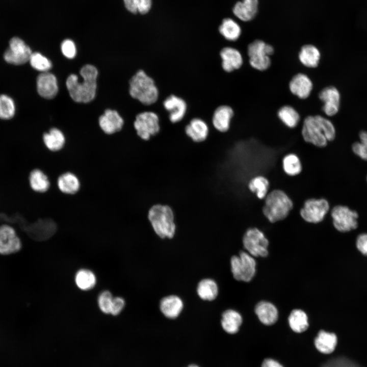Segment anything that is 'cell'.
Masks as SVG:
<instances>
[{
    "mask_svg": "<svg viewBox=\"0 0 367 367\" xmlns=\"http://www.w3.org/2000/svg\"><path fill=\"white\" fill-rule=\"evenodd\" d=\"M57 185L60 191L66 194H74L80 188L78 177L69 172L64 173L58 177Z\"/></svg>",
    "mask_w": 367,
    "mask_h": 367,
    "instance_id": "obj_31",
    "label": "cell"
},
{
    "mask_svg": "<svg viewBox=\"0 0 367 367\" xmlns=\"http://www.w3.org/2000/svg\"><path fill=\"white\" fill-rule=\"evenodd\" d=\"M130 96L145 106L156 103L159 97V90L154 79L143 70L139 69L128 82Z\"/></svg>",
    "mask_w": 367,
    "mask_h": 367,
    "instance_id": "obj_3",
    "label": "cell"
},
{
    "mask_svg": "<svg viewBox=\"0 0 367 367\" xmlns=\"http://www.w3.org/2000/svg\"><path fill=\"white\" fill-rule=\"evenodd\" d=\"M243 319L238 311L233 309L225 310L222 315L221 326L227 333L234 334L240 330Z\"/></svg>",
    "mask_w": 367,
    "mask_h": 367,
    "instance_id": "obj_28",
    "label": "cell"
},
{
    "mask_svg": "<svg viewBox=\"0 0 367 367\" xmlns=\"http://www.w3.org/2000/svg\"><path fill=\"white\" fill-rule=\"evenodd\" d=\"M184 307L182 300L176 295H170L163 298L160 301V308L162 313L169 319L176 318Z\"/></svg>",
    "mask_w": 367,
    "mask_h": 367,
    "instance_id": "obj_26",
    "label": "cell"
},
{
    "mask_svg": "<svg viewBox=\"0 0 367 367\" xmlns=\"http://www.w3.org/2000/svg\"><path fill=\"white\" fill-rule=\"evenodd\" d=\"M288 323L291 329L298 334L305 332L309 326L307 314L299 309L291 311L288 318Z\"/></svg>",
    "mask_w": 367,
    "mask_h": 367,
    "instance_id": "obj_30",
    "label": "cell"
},
{
    "mask_svg": "<svg viewBox=\"0 0 367 367\" xmlns=\"http://www.w3.org/2000/svg\"><path fill=\"white\" fill-rule=\"evenodd\" d=\"M125 305L124 299L121 297H114L111 308L110 314L113 316L119 315Z\"/></svg>",
    "mask_w": 367,
    "mask_h": 367,
    "instance_id": "obj_42",
    "label": "cell"
},
{
    "mask_svg": "<svg viewBox=\"0 0 367 367\" xmlns=\"http://www.w3.org/2000/svg\"><path fill=\"white\" fill-rule=\"evenodd\" d=\"M318 97L322 103V114L328 117H333L339 111L340 95L338 89L333 86L323 88L318 93Z\"/></svg>",
    "mask_w": 367,
    "mask_h": 367,
    "instance_id": "obj_13",
    "label": "cell"
},
{
    "mask_svg": "<svg viewBox=\"0 0 367 367\" xmlns=\"http://www.w3.org/2000/svg\"><path fill=\"white\" fill-rule=\"evenodd\" d=\"M197 293L202 300L212 301L216 299L218 295V285L212 279H203L198 284Z\"/></svg>",
    "mask_w": 367,
    "mask_h": 367,
    "instance_id": "obj_36",
    "label": "cell"
},
{
    "mask_svg": "<svg viewBox=\"0 0 367 367\" xmlns=\"http://www.w3.org/2000/svg\"><path fill=\"white\" fill-rule=\"evenodd\" d=\"M293 202L283 191L274 190L265 198L263 213L271 223L285 219L293 208Z\"/></svg>",
    "mask_w": 367,
    "mask_h": 367,
    "instance_id": "obj_5",
    "label": "cell"
},
{
    "mask_svg": "<svg viewBox=\"0 0 367 367\" xmlns=\"http://www.w3.org/2000/svg\"><path fill=\"white\" fill-rule=\"evenodd\" d=\"M61 50L64 56L69 59L73 58L76 53L74 42L69 39L63 41L61 44Z\"/></svg>",
    "mask_w": 367,
    "mask_h": 367,
    "instance_id": "obj_41",
    "label": "cell"
},
{
    "mask_svg": "<svg viewBox=\"0 0 367 367\" xmlns=\"http://www.w3.org/2000/svg\"><path fill=\"white\" fill-rule=\"evenodd\" d=\"M15 111L13 99L6 95H0V118L9 119L13 117Z\"/></svg>",
    "mask_w": 367,
    "mask_h": 367,
    "instance_id": "obj_38",
    "label": "cell"
},
{
    "mask_svg": "<svg viewBox=\"0 0 367 367\" xmlns=\"http://www.w3.org/2000/svg\"><path fill=\"white\" fill-rule=\"evenodd\" d=\"M151 0H139L138 12L144 14L148 13L151 8Z\"/></svg>",
    "mask_w": 367,
    "mask_h": 367,
    "instance_id": "obj_46",
    "label": "cell"
},
{
    "mask_svg": "<svg viewBox=\"0 0 367 367\" xmlns=\"http://www.w3.org/2000/svg\"><path fill=\"white\" fill-rule=\"evenodd\" d=\"M114 297L110 291H102L97 297V304L100 310L104 314H110Z\"/></svg>",
    "mask_w": 367,
    "mask_h": 367,
    "instance_id": "obj_40",
    "label": "cell"
},
{
    "mask_svg": "<svg viewBox=\"0 0 367 367\" xmlns=\"http://www.w3.org/2000/svg\"><path fill=\"white\" fill-rule=\"evenodd\" d=\"M21 247L19 238L12 226H0V254L8 255L18 252Z\"/></svg>",
    "mask_w": 367,
    "mask_h": 367,
    "instance_id": "obj_16",
    "label": "cell"
},
{
    "mask_svg": "<svg viewBox=\"0 0 367 367\" xmlns=\"http://www.w3.org/2000/svg\"><path fill=\"white\" fill-rule=\"evenodd\" d=\"M185 132L193 142L200 143L207 139L209 134V126L203 119L195 117L186 125Z\"/></svg>",
    "mask_w": 367,
    "mask_h": 367,
    "instance_id": "obj_22",
    "label": "cell"
},
{
    "mask_svg": "<svg viewBox=\"0 0 367 367\" xmlns=\"http://www.w3.org/2000/svg\"><path fill=\"white\" fill-rule=\"evenodd\" d=\"M133 126L137 136L143 140L148 141L159 133L160 118L156 113L145 111L136 116Z\"/></svg>",
    "mask_w": 367,
    "mask_h": 367,
    "instance_id": "obj_8",
    "label": "cell"
},
{
    "mask_svg": "<svg viewBox=\"0 0 367 367\" xmlns=\"http://www.w3.org/2000/svg\"><path fill=\"white\" fill-rule=\"evenodd\" d=\"M282 169L287 175L294 176L299 175L302 170L301 162L295 153L286 154L282 160Z\"/></svg>",
    "mask_w": 367,
    "mask_h": 367,
    "instance_id": "obj_37",
    "label": "cell"
},
{
    "mask_svg": "<svg viewBox=\"0 0 367 367\" xmlns=\"http://www.w3.org/2000/svg\"><path fill=\"white\" fill-rule=\"evenodd\" d=\"M301 135L305 142L322 148L334 140L336 130L332 121L324 115H308L302 120Z\"/></svg>",
    "mask_w": 367,
    "mask_h": 367,
    "instance_id": "obj_1",
    "label": "cell"
},
{
    "mask_svg": "<svg viewBox=\"0 0 367 367\" xmlns=\"http://www.w3.org/2000/svg\"><path fill=\"white\" fill-rule=\"evenodd\" d=\"M270 182L268 178L263 175H257L251 178L248 183L249 190L254 193L260 200L264 199L269 193Z\"/></svg>",
    "mask_w": 367,
    "mask_h": 367,
    "instance_id": "obj_35",
    "label": "cell"
},
{
    "mask_svg": "<svg viewBox=\"0 0 367 367\" xmlns=\"http://www.w3.org/2000/svg\"><path fill=\"white\" fill-rule=\"evenodd\" d=\"M321 53L319 48L311 44H303L298 52V59L300 64L307 69L317 68L321 59Z\"/></svg>",
    "mask_w": 367,
    "mask_h": 367,
    "instance_id": "obj_20",
    "label": "cell"
},
{
    "mask_svg": "<svg viewBox=\"0 0 367 367\" xmlns=\"http://www.w3.org/2000/svg\"><path fill=\"white\" fill-rule=\"evenodd\" d=\"M243 244L247 252L253 257H266L268 254L269 241L257 228H250L246 231Z\"/></svg>",
    "mask_w": 367,
    "mask_h": 367,
    "instance_id": "obj_9",
    "label": "cell"
},
{
    "mask_svg": "<svg viewBox=\"0 0 367 367\" xmlns=\"http://www.w3.org/2000/svg\"><path fill=\"white\" fill-rule=\"evenodd\" d=\"M277 116L285 127L291 129L297 128L301 124L302 121L297 110L289 104L283 105L280 107L277 111Z\"/></svg>",
    "mask_w": 367,
    "mask_h": 367,
    "instance_id": "obj_25",
    "label": "cell"
},
{
    "mask_svg": "<svg viewBox=\"0 0 367 367\" xmlns=\"http://www.w3.org/2000/svg\"><path fill=\"white\" fill-rule=\"evenodd\" d=\"M32 54L31 48L19 38L14 37L9 42V47L4 53L6 62L14 65H21L29 61Z\"/></svg>",
    "mask_w": 367,
    "mask_h": 367,
    "instance_id": "obj_12",
    "label": "cell"
},
{
    "mask_svg": "<svg viewBox=\"0 0 367 367\" xmlns=\"http://www.w3.org/2000/svg\"><path fill=\"white\" fill-rule=\"evenodd\" d=\"M124 5L128 11L136 13L138 12L139 0H123Z\"/></svg>",
    "mask_w": 367,
    "mask_h": 367,
    "instance_id": "obj_47",
    "label": "cell"
},
{
    "mask_svg": "<svg viewBox=\"0 0 367 367\" xmlns=\"http://www.w3.org/2000/svg\"><path fill=\"white\" fill-rule=\"evenodd\" d=\"M218 31L226 41L230 42L237 41L242 34V29L240 25L230 18L222 20L218 28Z\"/></svg>",
    "mask_w": 367,
    "mask_h": 367,
    "instance_id": "obj_29",
    "label": "cell"
},
{
    "mask_svg": "<svg viewBox=\"0 0 367 367\" xmlns=\"http://www.w3.org/2000/svg\"><path fill=\"white\" fill-rule=\"evenodd\" d=\"M221 59V67L226 73H231L240 69L244 64V58L240 51L237 48L226 46L219 53Z\"/></svg>",
    "mask_w": 367,
    "mask_h": 367,
    "instance_id": "obj_17",
    "label": "cell"
},
{
    "mask_svg": "<svg viewBox=\"0 0 367 367\" xmlns=\"http://www.w3.org/2000/svg\"><path fill=\"white\" fill-rule=\"evenodd\" d=\"M43 140L46 147L52 151L61 150L65 143L64 134L57 128H52L48 133L44 134Z\"/></svg>",
    "mask_w": 367,
    "mask_h": 367,
    "instance_id": "obj_33",
    "label": "cell"
},
{
    "mask_svg": "<svg viewBox=\"0 0 367 367\" xmlns=\"http://www.w3.org/2000/svg\"><path fill=\"white\" fill-rule=\"evenodd\" d=\"M188 367H199V366L196 364H191V365H189Z\"/></svg>",
    "mask_w": 367,
    "mask_h": 367,
    "instance_id": "obj_49",
    "label": "cell"
},
{
    "mask_svg": "<svg viewBox=\"0 0 367 367\" xmlns=\"http://www.w3.org/2000/svg\"><path fill=\"white\" fill-rule=\"evenodd\" d=\"M331 216L334 228L339 232H349L358 227V213L347 206H335L331 211Z\"/></svg>",
    "mask_w": 367,
    "mask_h": 367,
    "instance_id": "obj_10",
    "label": "cell"
},
{
    "mask_svg": "<svg viewBox=\"0 0 367 367\" xmlns=\"http://www.w3.org/2000/svg\"><path fill=\"white\" fill-rule=\"evenodd\" d=\"M352 149L353 152L361 159L367 161V149L360 142H356L353 144Z\"/></svg>",
    "mask_w": 367,
    "mask_h": 367,
    "instance_id": "obj_44",
    "label": "cell"
},
{
    "mask_svg": "<svg viewBox=\"0 0 367 367\" xmlns=\"http://www.w3.org/2000/svg\"><path fill=\"white\" fill-rule=\"evenodd\" d=\"M360 142H361L367 149V132L361 131L359 133Z\"/></svg>",
    "mask_w": 367,
    "mask_h": 367,
    "instance_id": "obj_48",
    "label": "cell"
},
{
    "mask_svg": "<svg viewBox=\"0 0 367 367\" xmlns=\"http://www.w3.org/2000/svg\"><path fill=\"white\" fill-rule=\"evenodd\" d=\"M338 341V336L335 332L321 329L313 338V344L319 353L330 355L335 351Z\"/></svg>",
    "mask_w": 367,
    "mask_h": 367,
    "instance_id": "obj_18",
    "label": "cell"
},
{
    "mask_svg": "<svg viewBox=\"0 0 367 367\" xmlns=\"http://www.w3.org/2000/svg\"><path fill=\"white\" fill-rule=\"evenodd\" d=\"M123 124V118L115 110H106L99 118V126L107 134L110 135L120 131Z\"/></svg>",
    "mask_w": 367,
    "mask_h": 367,
    "instance_id": "obj_23",
    "label": "cell"
},
{
    "mask_svg": "<svg viewBox=\"0 0 367 367\" xmlns=\"http://www.w3.org/2000/svg\"><path fill=\"white\" fill-rule=\"evenodd\" d=\"M355 245L357 250L362 255L367 256V233H362L357 236Z\"/></svg>",
    "mask_w": 367,
    "mask_h": 367,
    "instance_id": "obj_43",
    "label": "cell"
},
{
    "mask_svg": "<svg viewBox=\"0 0 367 367\" xmlns=\"http://www.w3.org/2000/svg\"><path fill=\"white\" fill-rule=\"evenodd\" d=\"M329 209V203L326 199L310 198L304 202L300 215L306 222L316 224L324 219Z\"/></svg>",
    "mask_w": 367,
    "mask_h": 367,
    "instance_id": "obj_11",
    "label": "cell"
},
{
    "mask_svg": "<svg viewBox=\"0 0 367 367\" xmlns=\"http://www.w3.org/2000/svg\"><path fill=\"white\" fill-rule=\"evenodd\" d=\"M234 116V110L230 106L226 104L220 105L215 109L213 113L212 125L218 132L226 133L230 129L231 122Z\"/></svg>",
    "mask_w": 367,
    "mask_h": 367,
    "instance_id": "obj_19",
    "label": "cell"
},
{
    "mask_svg": "<svg viewBox=\"0 0 367 367\" xmlns=\"http://www.w3.org/2000/svg\"><path fill=\"white\" fill-rule=\"evenodd\" d=\"M313 89V84L309 76L303 72L295 74L289 83L291 93L301 100L307 99Z\"/></svg>",
    "mask_w": 367,
    "mask_h": 367,
    "instance_id": "obj_15",
    "label": "cell"
},
{
    "mask_svg": "<svg viewBox=\"0 0 367 367\" xmlns=\"http://www.w3.org/2000/svg\"><path fill=\"white\" fill-rule=\"evenodd\" d=\"M148 219L155 234L162 239L174 238L176 226L172 209L167 205L155 204L149 209Z\"/></svg>",
    "mask_w": 367,
    "mask_h": 367,
    "instance_id": "obj_4",
    "label": "cell"
},
{
    "mask_svg": "<svg viewBox=\"0 0 367 367\" xmlns=\"http://www.w3.org/2000/svg\"><path fill=\"white\" fill-rule=\"evenodd\" d=\"M37 88L41 96L47 99L54 98L58 91L56 76L48 72L41 73L37 78Z\"/></svg>",
    "mask_w": 367,
    "mask_h": 367,
    "instance_id": "obj_21",
    "label": "cell"
},
{
    "mask_svg": "<svg viewBox=\"0 0 367 367\" xmlns=\"http://www.w3.org/2000/svg\"><path fill=\"white\" fill-rule=\"evenodd\" d=\"M256 261L254 257L245 251L230 259L231 270L234 278L238 281L249 282L256 273Z\"/></svg>",
    "mask_w": 367,
    "mask_h": 367,
    "instance_id": "obj_7",
    "label": "cell"
},
{
    "mask_svg": "<svg viewBox=\"0 0 367 367\" xmlns=\"http://www.w3.org/2000/svg\"><path fill=\"white\" fill-rule=\"evenodd\" d=\"M366 181H367V176H366Z\"/></svg>",
    "mask_w": 367,
    "mask_h": 367,
    "instance_id": "obj_50",
    "label": "cell"
},
{
    "mask_svg": "<svg viewBox=\"0 0 367 367\" xmlns=\"http://www.w3.org/2000/svg\"><path fill=\"white\" fill-rule=\"evenodd\" d=\"M258 0H243L237 2L233 8L234 15L243 21L252 20L257 11Z\"/></svg>",
    "mask_w": 367,
    "mask_h": 367,
    "instance_id": "obj_27",
    "label": "cell"
},
{
    "mask_svg": "<svg viewBox=\"0 0 367 367\" xmlns=\"http://www.w3.org/2000/svg\"><path fill=\"white\" fill-rule=\"evenodd\" d=\"M260 367H284V366L277 359L268 357L263 360Z\"/></svg>",
    "mask_w": 367,
    "mask_h": 367,
    "instance_id": "obj_45",
    "label": "cell"
},
{
    "mask_svg": "<svg viewBox=\"0 0 367 367\" xmlns=\"http://www.w3.org/2000/svg\"><path fill=\"white\" fill-rule=\"evenodd\" d=\"M162 104L171 123H178L184 119L187 112L188 105L182 97L171 94L163 101Z\"/></svg>",
    "mask_w": 367,
    "mask_h": 367,
    "instance_id": "obj_14",
    "label": "cell"
},
{
    "mask_svg": "<svg viewBox=\"0 0 367 367\" xmlns=\"http://www.w3.org/2000/svg\"><path fill=\"white\" fill-rule=\"evenodd\" d=\"M30 63L33 68L43 72H47L52 66L51 62L39 53H32Z\"/></svg>",
    "mask_w": 367,
    "mask_h": 367,
    "instance_id": "obj_39",
    "label": "cell"
},
{
    "mask_svg": "<svg viewBox=\"0 0 367 367\" xmlns=\"http://www.w3.org/2000/svg\"><path fill=\"white\" fill-rule=\"evenodd\" d=\"M275 53L274 47L260 39H255L247 47V55L250 66L255 70L265 71L272 63L271 58Z\"/></svg>",
    "mask_w": 367,
    "mask_h": 367,
    "instance_id": "obj_6",
    "label": "cell"
},
{
    "mask_svg": "<svg viewBox=\"0 0 367 367\" xmlns=\"http://www.w3.org/2000/svg\"><path fill=\"white\" fill-rule=\"evenodd\" d=\"M29 180L31 189L37 192H45L50 187L47 176L39 169H35L30 172Z\"/></svg>",
    "mask_w": 367,
    "mask_h": 367,
    "instance_id": "obj_34",
    "label": "cell"
},
{
    "mask_svg": "<svg viewBox=\"0 0 367 367\" xmlns=\"http://www.w3.org/2000/svg\"><path fill=\"white\" fill-rule=\"evenodd\" d=\"M255 312L259 321L264 325H273L278 320V312L277 308L268 301L258 302L255 307Z\"/></svg>",
    "mask_w": 367,
    "mask_h": 367,
    "instance_id": "obj_24",
    "label": "cell"
},
{
    "mask_svg": "<svg viewBox=\"0 0 367 367\" xmlns=\"http://www.w3.org/2000/svg\"><path fill=\"white\" fill-rule=\"evenodd\" d=\"M74 282L80 290L87 291L95 287L97 283V278L95 273L91 270L82 268L75 273Z\"/></svg>",
    "mask_w": 367,
    "mask_h": 367,
    "instance_id": "obj_32",
    "label": "cell"
},
{
    "mask_svg": "<svg viewBox=\"0 0 367 367\" xmlns=\"http://www.w3.org/2000/svg\"><path fill=\"white\" fill-rule=\"evenodd\" d=\"M80 73L83 82L80 83L77 76L71 74L67 78L66 87L73 100L77 102H89L95 96L98 71L94 66L86 65L81 68Z\"/></svg>",
    "mask_w": 367,
    "mask_h": 367,
    "instance_id": "obj_2",
    "label": "cell"
}]
</instances>
